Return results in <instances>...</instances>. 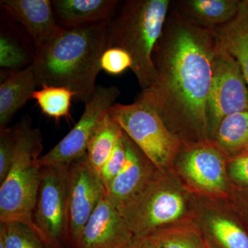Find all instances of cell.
<instances>
[{"instance_id":"f546056e","label":"cell","mask_w":248,"mask_h":248,"mask_svg":"<svg viewBox=\"0 0 248 248\" xmlns=\"http://www.w3.org/2000/svg\"><path fill=\"white\" fill-rule=\"evenodd\" d=\"M128 248H160L156 240L150 234L134 236Z\"/></svg>"},{"instance_id":"603a6c76","label":"cell","mask_w":248,"mask_h":248,"mask_svg":"<svg viewBox=\"0 0 248 248\" xmlns=\"http://www.w3.org/2000/svg\"><path fill=\"white\" fill-rule=\"evenodd\" d=\"M149 234L160 248H208L202 231L189 222H178Z\"/></svg>"},{"instance_id":"ffe728a7","label":"cell","mask_w":248,"mask_h":248,"mask_svg":"<svg viewBox=\"0 0 248 248\" xmlns=\"http://www.w3.org/2000/svg\"><path fill=\"white\" fill-rule=\"evenodd\" d=\"M213 137L212 141L228 159L248 151V110L225 117Z\"/></svg>"},{"instance_id":"ac0fdd59","label":"cell","mask_w":248,"mask_h":248,"mask_svg":"<svg viewBox=\"0 0 248 248\" xmlns=\"http://www.w3.org/2000/svg\"><path fill=\"white\" fill-rule=\"evenodd\" d=\"M213 30L220 46L239 63L248 84V4L241 1L234 19Z\"/></svg>"},{"instance_id":"30bf717a","label":"cell","mask_w":248,"mask_h":248,"mask_svg":"<svg viewBox=\"0 0 248 248\" xmlns=\"http://www.w3.org/2000/svg\"><path fill=\"white\" fill-rule=\"evenodd\" d=\"M107 191L87 156L69 166V234L66 248H79L83 232Z\"/></svg>"},{"instance_id":"7a4b0ae2","label":"cell","mask_w":248,"mask_h":248,"mask_svg":"<svg viewBox=\"0 0 248 248\" xmlns=\"http://www.w3.org/2000/svg\"><path fill=\"white\" fill-rule=\"evenodd\" d=\"M108 20L86 27L64 29L48 47L37 53L31 65L38 86L71 90L85 104L93 97L107 50Z\"/></svg>"},{"instance_id":"8992f818","label":"cell","mask_w":248,"mask_h":248,"mask_svg":"<svg viewBox=\"0 0 248 248\" xmlns=\"http://www.w3.org/2000/svg\"><path fill=\"white\" fill-rule=\"evenodd\" d=\"M158 171L133 200L119 213L135 236L153 232L180 222L187 205L182 192L169 185V181Z\"/></svg>"},{"instance_id":"3957f363","label":"cell","mask_w":248,"mask_h":248,"mask_svg":"<svg viewBox=\"0 0 248 248\" xmlns=\"http://www.w3.org/2000/svg\"><path fill=\"white\" fill-rule=\"evenodd\" d=\"M169 0H130L108 20L107 49L120 48L133 60L131 70L142 91L156 79L153 53L169 16Z\"/></svg>"},{"instance_id":"d6a6232c","label":"cell","mask_w":248,"mask_h":248,"mask_svg":"<svg viewBox=\"0 0 248 248\" xmlns=\"http://www.w3.org/2000/svg\"><path fill=\"white\" fill-rule=\"evenodd\" d=\"M245 2L248 4V0H244Z\"/></svg>"},{"instance_id":"6da1fadb","label":"cell","mask_w":248,"mask_h":248,"mask_svg":"<svg viewBox=\"0 0 248 248\" xmlns=\"http://www.w3.org/2000/svg\"><path fill=\"white\" fill-rule=\"evenodd\" d=\"M217 44L213 29L172 14L155 47L156 79L146 91L180 140L183 133L195 135L199 142L210 140L208 102Z\"/></svg>"},{"instance_id":"9a60e30c","label":"cell","mask_w":248,"mask_h":248,"mask_svg":"<svg viewBox=\"0 0 248 248\" xmlns=\"http://www.w3.org/2000/svg\"><path fill=\"white\" fill-rule=\"evenodd\" d=\"M120 4L116 0H53L57 21L63 29H76L108 20Z\"/></svg>"},{"instance_id":"4dcf8cb0","label":"cell","mask_w":248,"mask_h":248,"mask_svg":"<svg viewBox=\"0 0 248 248\" xmlns=\"http://www.w3.org/2000/svg\"><path fill=\"white\" fill-rule=\"evenodd\" d=\"M237 191L239 211L248 224V187H239Z\"/></svg>"},{"instance_id":"5bb4252c","label":"cell","mask_w":248,"mask_h":248,"mask_svg":"<svg viewBox=\"0 0 248 248\" xmlns=\"http://www.w3.org/2000/svg\"><path fill=\"white\" fill-rule=\"evenodd\" d=\"M134 236L118 210L105 197L85 227L79 248H128Z\"/></svg>"},{"instance_id":"44dd1931","label":"cell","mask_w":248,"mask_h":248,"mask_svg":"<svg viewBox=\"0 0 248 248\" xmlns=\"http://www.w3.org/2000/svg\"><path fill=\"white\" fill-rule=\"evenodd\" d=\"M123 133L120 124L108 112L90 139L86 150L90 164L98 172L110 157Z\"/></svg>"},{"instance_id":"9c48e42d","label":"cell","mask_w":248,"mask_h":248,"mask_svg":"<svg viewBox=\"0 0 248 248\" xmlns=\"http://www.w3.org/2000/svg\"><path fill=\"white\" fill-rule=\"evenodd\" d=\"M120 94L116 86H97L81 118L73 129L46 154L41 156V167L48 166H70L86 154L88 144L98 124L115 104Z\"/></svg>"},{"instance_id":"e0dca14e","label":"cell","mask_w":248,"mask_h":248,"mask_svg":"<svg viewBox=\"0 0 248 248\" xmlns=\"http://www.w3.org/2000/svg\"><path fill=\"white\" fill-rule=\"evenodd\" d=\"M0 84V130L7 125L21 108L32 99L38 86L31 65L21 71L1 73Z\"/></svg>"},{"instance_id":"f1b7e54d","label":"cell","mask_w":248,"mask_h":248,"mask_svg":"<svg viewBox=\"0 0 248 248\" xmlns=\"http://www.w3.org/2000/svg\"><path fill=\"white\" fill-rule=\"evenodd\" d=\"M230 179L238 187H248V151L227 161Z\"/></svg>"},{"instance_id":"d6986e66","label":"cell","mask_w":248,"mask_h":248,"mask_svg":"<svg viewBox=\"0 0 248 248\" xmlns=\"http://www.w3.org/2000/svg\"><path fill=\"white\" fill-rule=\"evenodd\" d=\"M240 4L238 0H187L181 1L184 14H179L194 24L214 29L232 20Z\"/></svg>"},{"instance_id":"277c9868","label":"cell","mask_w":248,"mask_h":248,"mask_svg":"<svg viewBox=\"0 0 248 248\" xmlns=\"http://www.w3.org/2000/svg\"><path fill=\"white\" fill-rule=\"evenodd\" d=\"M15 128L17 147L14 164L7 177L0 184V223H24L51 248L35 222L42 175V168L38 162L43 150L42 133L32 127L27 117Z\"/></svg>"},{"instance_id":"2e32d148","label":"cell","mask_w":248,"mask_h":248,"mask_svg":"<svg viewBox=\"0 0 248 248\" xmlns=\"http://www.w3.org/2000/svg\"><path fill=\"white\" fill-rule=\"evenodd\" d=\"M30 37L24 35L14 22L1 15L0 67L3 73L21 71L35 62L37 53Z\"/></svg>"},{"instance_id":"8fae6325","label":"cell","mask_w":248,"mask_h":248,"mask_svg":"<svg viewBox=\"0 0 248 248\" xmlns=\"http://www.w3.org/2000/svg\"><path fill=\"white\" fill-rule=\"evenodd\" d=\"M187 146L181 164L187 182L206 195H226L230 178L225 155L212 140L190 143Z\"/></svg>"},{"instance_id":"52a82bcc","label":"cell","mask_w":248,"mask_h":248,"mask_svg":"<svg viewBox=\"0 0 248 248\" xmlns=\"http://www.w3.org/2000/svg\"><path fill=\"white\" fill-rule=\"evenodd\" d=\"M69 166L42 168L35 222L51 248H66L69 234Z\"/></svg>"},{"instance_id":"d4e9b609","label":"cell","mask_w":248,"mask_h":248,"mask_svg":"<svg viewBox=\"0 0 248 248\" xmlns=\"http://www.w3.org/2000/svg\"><path fill=\"white\" fill-rule=\"evenodd\" d=\"M5 248H49L29 226L19 222L0 223Z\"/></svg>"},{"instance_id":"7402d4cb","label":"cell","mask_w":248,"mask_h":248,"mask_svg":"<svg viewBox=\"0 0 248 248\" xmlns=\"http://www.w3.org/2000/svg\"><path fill=\"white\" fill-rule=\"evenodd\" d=\"M204 234L211 248H248V232L234 218L223 215L207 218Z\"/></svg>"},{"instance_id":"4316f807","label":"cell","mask_w":248,"mask_h":248,"mask_svg":"<svg viewBox=\"0 0 248 248\" xmlns=\"http://www.w3.org/2000/svg\"><path fill=\"white\" fill-rule=\"evenodd\" d=\"M17 138L16 128L0 130V184L6 178L14 164L16 156Z\"/></svg>"},{"instance_id":"4fadbf2b","label":"cell","mask_w":248,"mask_h":248,"mask_svg":"<svg viewBox=\"0 0 248 248\" xmlns=\"http://www.w3.org/2000/svg\"><path fill=\"white\" fill-rule=\"evenodd\" d=\"M124 140L126 148V162L106 195L117 210L133 200L159 171L124 133Z\"/></svg>"},{"instance_id":"836d02e7","label":"cell","mask_w":248,"mask_h":248,"mask_svg":"<svg viewBox=\"0 0 248 248\" xmlns=\"http://www.w3.org/2000/svg\"><path fill=\"white\" fill-rule=\"evenodd\" d=\"M208 248H210V247H209V246H208Z\"/></svg>"},{"instance_id":"ba28073f","label":"cell","mask_w":248,"mask_h":248,"mask_svg":"<svg viewBox=\"0 0 248 248\" xmlns=\"http://www.w3.org/2000/svg\"><path fill=\"white\" fill-rule=\"evenodd\" d=\"M217 43L208 102L209 130L213 137L225 117L248 110V84L241 66Z\"/></svg>"},{"instance_id":"83f0119b","label":"cell","mask_w":248,"mask_h":248,"mask_svg":"<svg viewBox=\"0 0 248 248\" xmlns=\"http://www.w3.org/2000/svg\"><path fill=\"white\" fill-rule=\"evenodd\" d=\"M133 60L126 51L120 48H109L101 59L102 70L109 75L118 76L128 68L131 69Z\"/></svg>"},{"instance_id":"cb8c5ba5","label":"cell","mask_w":248,"mask_h":248,"mask_svg":"<svg viewBox=\"0 0 248 248\" xmlns=\"http://www.w3.org/2000/svg\"><path fill=\"white\" fill-rule=\"evenodd\" d=\"M32 94L42 112L48 117L59 120L70 115L72 98L76 94L62 86H43Z\"/></svg>"},{"instance_id":"5b68a950","label":"cell","mask_w":248,"mask_h":248,"mask_svg":"<svg viewBox=\"0 0 248 248\" xmlns=\"http://www.w3.org/2000/svg\"><path fill=\"white\" fill-rule=\"evenodd\" d=\"M108 112L158 170L172 166L183 142L165 124L148 91L133 104H115Z\"/></svg>"},{"instance_id":"484cf974","label":"cell","mask_w":248,"mask_h":248,"mask_svg":"<svg viewBox=\"0 0 248 248\" xmlns=\"http://www.w3.org/2000/svg\"><path fill=\"white\" fill-rule=\"evenodd\" d=\"M127 159L126 148L124 140V133L115 149L99 171V176L106 191L108 190L116 177L120 174Z\"/></svg>"},{"instance_id":"1f68e13d","label":"cell","mask_w":248,"mask_h":248,"mask_svg":"<svg viewBox=\"0 0 248 248\" xmlns=\"http://www.w3.org/2000/svg\"><path fill=\"white\" fill-rule=\"evenodd\" d=\"M0 248H5L4 242L1 239H0Z\"/></svg>"},{"instance_id":"7c38bea8","label":"cell","mask_w":248,"mask_h":248,"mask_svg":"<svg viewBox=\"0 0 248 248\" xmlns=\"http://www.w3.org/2000/svg\"><path fill=\"white\" fill-rule=\"evenodd\" d=\"M0 6L7 17L24 27L36 53L51 45L64 30L57 21L50 0H1Z\"/></svg>"}]
</instances>
